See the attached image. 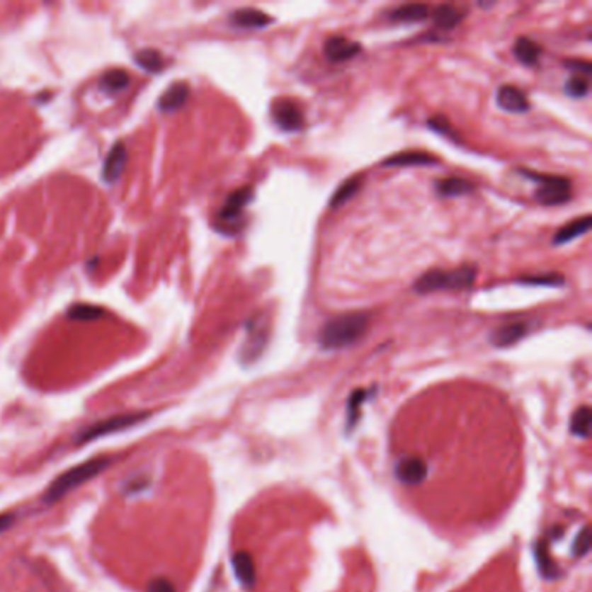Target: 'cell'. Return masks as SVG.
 <instances>
[{"label": "cell", "mask_w": 592, "mask_h": 592, "mask_svg": "<svg viewBox=\"0 0 592 592\" xmlns=\"http://www.w3.org/2000/svg\"><path fill=\"white\" fill-rule=\"evenodd\" d=\"M254 198V190L252 186H244L234 190L233 193H229V197L226 198L224 205L221 207L217 215V224L219 229L224 233H237L238 229L244 226V219H241V214H244V209L252 202Z\"/></svg>", "instance_id": "cell-5"}, {"label": "cell", "mask_w": 592, "mask_h": 592, "mask_svg": "<svg viewBox=\"0 0 592 592\" xmlns=\"http://www.w3.org/2000/svg\"><path fill=\"white\" fill-rule=\"evenodd\" d=\"M14 518L11 514H0V533L6 532L11 525H13Z\"/></svg>", "instance_id": "cell-34"}, {"label": "cell", "mask_w": 592, "mask_h": 592, "mask_svg": "<svg viewBox=\"0 0 592 592\" xmlns=\"http://www.w3.org/2000/svg\"><path fill=\"white\" fill-rule=\"evenodd\" d=\"M589 544H591V542H589V532H587V528H584L582 533L576 537L575 545H574V552L576 556L587 554V551H589Z\"/></svg>", "instance_id": "cell-31"}, {"label": "cell", "mask_w": 592, "mask_h": 592, "mask_svg": "<svg viewBox=\"0 0 592 592\" xmlns=\"http://www.w3.org/2000/svg\"><path fill=\"white\" fill-rule=\"evenodd\" d=\"M521 174L538 183L535 198L542 205H561V203H567L571 198V183L567 178L537 174V172L530 171H521Z\"/></svg>", "instance_id": "cell-4"}, {"label": "cell", "mask_w": 592, "mask_h": 592, "mask_svg": "<svg viewBox=\"0 0 592 592\" xmlns=\"http://www.w3.org/2000/svg\"><path fill=\"white\" fill-rule=\"evenodd\" d=\"M589 426H591V410L589 406H580L574 414L571 419V431L579 434L580 438L589 436Z\"/></svg>", "instance_id": "cell-28"}, {"label": "cell", "mask_w": 592, "mask_h": 592, "mask_svg": "<svg viewBox=\"0 0 592 592\" xmlns=\"http://www.w3.org/2000/svg\"><path fill=\"white\" fill-rule=\"evenodd\" d=\"M188 98H190V86L186 82H176L160 96L159 108L165 113H172L186 105Z\"/></svg>", "instance_id": "cell-15"}, {"label": "cell", "mask_w": 592, "mask_h": 592, "mask_svg": "<svg viewBox=\"0 0 592 592\" xmlns=\"http://www.w3.org/2000/svg\"><path fill=\"white\" fill-rule=\"evenodd\" d=\"M476 273H478V269L469 266V264L457 269H448V271L431 269V271L419 276L414 290L421 295L433 294L438 290H464V288H469L474 283Z\"/></svg>", "instance_id": "cell-3"}, {"label": "cell", "mask_w": 592, "mask_h": 592, "mask_svg": "<svg viewBox=\"0 0 592 592\" xmlns=\"http://www.w3.org/2000/svg\"><path fill=\"white\" fill-rule=\"evenodd\" d=\"M149 412H134V414H122L115 415V417L105 419V421H99L96 424H92L89 429L84 431L79 436V443H89V441L98 440V438L108 436L111 433H118V431L132 428V426L140 424V422L146 421L149 417Z\"/></svg>", "instance_id": "cell-6"}, {"label": "cell", "mask_w": 592, "mask_h": 592, "mask_svg": "<svg viewBox=\"0 0 592 592\" xmlns=\"http://www.w3.org/2000/svg\"><path fill=\"white\" fill-rule=\"evenodd\" d=\"M361 183H363V178H361V176H353V178L346 179L344 183H342L341 186L334 191L332 200H330V209H337V207L348 203L349 200H351L360 191Z\"/></svg>", "instance_id": "cell-22"}, {"label": "cell", "mask_w": 592, "mask_h": 592, "mask_svg": "<svg viewBox=\"0 0 592 592\" xmlns=\"http://www.w3.org/2000/svg\"><path fill=\"white\" fill-rule=\"evenodd\" d=\"M513 52L520 63L526 64V67H535L538 59H540L542 49L540 45L535 44L533 40H530L528 37H520L516 40V44H514Z\"/></svg>", "instance_id": "cell-20"}, {"label": "cell", "mask_w": 592, "mask_h": 592, "mask_svg": "<svg viewBox=\"0 0 592 592\" xmlns=\"http://www.w3.org/2000/svg\"><path fill=\"white\" fill-rule=\"evenodd\" d=\"M428 467L417 457H405L396 464V476L403 484H419L426 478Z\"/></svg>", "instance_id": "cell-13"}, {"label": "cell", "mask_w": 592, "mask_h": 592, "mask_svg": "<svg viewBox=\"0 0 592 592\" xmlns=\"http://www.w3.org/2000/svg\"><path fill=\"white\" fill-rule=\"evenodd\" d=\"M67 317L72 321H96L105 317V309L94 304H75L68 309Z\"/></svg>", "instance_id": "cell-25"}, {"label": "cell", "mask_w": 592, "mask_h": 592, "mask_svg": "<svg viewBox=\"0 0 592 592\" xmlns=\"http://www.w3.org/2000/svg\"><path fill=\"white\" fill-rule=\"evenodd\" d=\"M271 117L273 120H275V124L282 130H287V132L301 130L302 125H304L302 110L299 108L297 103L292 101V99H276L271 105Z\"/></svg>", "instance_id": "cell-7"}, {"label": "cell", "mask_w": 592, "mask_h": 592, "mask_svg": "<svg viewBox=\"0 0 592 592\" xmlns=\"http://www.w3.org/2000/svg\"><path fill=\"white\" fill-rule=\"evenodd\" d=\"M229 21H232L233 26L244 30H261L264 26L271 25L273 18L268 16L264 11L252 9V7H245V9H237L229 16Z\"/></svg>", "instance_id": "cell-11"}, {"label": "cell", "mask_w": 592, "mask_h": 592, "mask_svg": "<svg viewBox=\"0 0 592 592\" xmlns=\"http://www.w3.org/2000/svg\"><path fill=\"white\" fill-rule=\"evenodd\" d=\"M129 86V75L124 70H110L99 80V87L108 94H117Z\"/></svg>", "instance_id": "cell-24"}, {"label": "cell", "mask_w": 592, "mask_h": 592, "mask_svg": "<svg viewBox=\"0 0 592 592\" xmlns=\"http://www.w3.org/2000/svg\"><path fill=\"white\" fill-rule=\"evenodd\" d=\"M429 13L431 11L426 4H405V6H399L391 11L389 18L399 23H417L424 21L429 16Z\"/></svg>", "instance_id": "cell-19"}, {"label": "cell", "mask_w": 592, "mask_h": 592, "mask_svg": "<svg viewBox=\"0 0 592 592\" xmlns=\"http://www.w3.org/2000/svg\"><path fill=\"white\" fill-rule=\"evenodd\" d=\"M464 19V13L459 11L457 7L450 6V4H443V6H438L433 13V21L436 28L441 30H452L459 25Z\"/></svg>", "instance_id": "cell-21"}, {"label": "cell", "mask_w": 592, "mask_h": 592, "mask_svg": "<svg viewBox=\"0 0 592 592\" xmlns=\"http://www.w3.org/2000/svg\"><path fill=\"white\" fill-rule=\"evenodd\" d=\"M148 592H176L174 586L167 579H153L148 584Z\"/></svg>", "instance_id": "cell-32"}, {"label": "cell", "mask_w": 592, "mask_h": 592, "mask_svg": "<svg viewBox=\"0 0 592 592\" xmlns=\"http://www.w3.org/2000/svg\"><path fill=\"white\" fill-rule=\"evenodd\" d=\"M591 226H592L591 215H584V217L575 219V221L568 222L567 226L557 229V233L554 234V244L556 245L568 244V241H571V240H575V238L586 234L591 229Z\"/></svg>", "instance_id": "cell-18"}, {"label": "cell", "mask_w": 592, "mask_h": 592, "mask_svg": "<svg viewBox=\"0 0 592 592\" xmlns=\"http://www.w3.org/2000/svg\"><path fill=\"white\" fill-rule=\"evenodd\" d=\"M567 64L568 68H570V70H574V72H579V73H582L584 76H589L591 75V70H592V67H591V63L589 61H576V59H571V61H567Z\"/></svg>", "instance_id": "cell-33"}, {"label": "cell", "mask_w": 592, "mask_h": 592, "mask_svg": "<svg viewBox=\"0 0 592 592\" xmlns=\"http://www.w3.org/2000/svg\"><path fill=\"white\" fill-rule=\"evenodd\" d=\"M528 334V325L523 321H511L506 325L499 326L490 334V342L495 348H509V346L516 344L523 337Z\"/></svg>", "instance_id": "cell-12"}, {"label": "cell", "mask_w": 592, "mask_h": 592, "mask_svg": "<svg viewBox=\"0 0 592 592\" xmlns=\"http://www.w3.org/2000/svg\"><path fill=\"white\" fill-rule=\"evenodd\" d=\"M111 464V457H98V459H91L87 462L79 464L73 469H68L61 476H57L54 482L49 484L47 491L44 494V501L47 503H52L64 495L70 494L72 490L79 488L80 484L91 482L92 478L103 472Z\"/></svg>", "instance_id": "cell-2"}, {"label": "cell", "mask_w": 592, "mask_h": 592, "mask_svg": "<svg viewBox=\"0 0 592 592\" xmlns=\"http://www.w3.org/2000/svg\"><path fill=\"white\" fill-rule=\"evenodd\" d=\"M125 161H127V149L124 143L113 144V148H111L110 153H108L105 165H103V179L110 184L115 183V181L124 174Z\"/></svg>", "instance_id": "cell-14"}, {"label": "cell", "mask_w": 592, "mask_h": 592, "mask_svg": "<svg viewBox=\"0 0 592 592\" xmlns=\"http://www.w3.org/2000/svg\"><path fill=\"white\" fill-rule=\"evenodd\" d=\"M428 127L429 129H433L434 132L441 134V136L450 137L452 141H459V136H457L455 130H453V125L450 124L448 118L443 117V115H436V117L429 118Z\"/></svg>", "instance_id": "cell-29"}, {"label": "cell", "mask_w": 592, "mask_h": 592, "mask_svg": "<svg viewBox=\"0 0 592 592\" xmlns=\"http://www.w3.org/2000/svg\"><path fill=\"white\" fill-rule=\"evenodd\" d=\"M495 99H497L499 108H502L503 111H509V113H525L530 108V101L525 92L520 87L511 86V84L499 87Z\"/></svg>", "instance_id": "cell-10"}, {"label": "cell", "mask_w": 592, "mask_h": 592, "mask_svg": "<svg viewBox=\"0 0 592 592\" xmlns=\"http://www.w3.org/2000/svg\"><path fill=\"white\" fill-rule=\"evenodd\" d=\"M360 51L361 45L358 42H353L341 35L329 37L323 44V54L332 63H344V61L353 59L355 56H358Z\"/></svg>", "instance_id": "cell-8"}, {"label": "cell", "mask_w": 592, "mask_h": 592, "mask_svg": "<svg viewBox=\"0 0 592 592\" xmlns=\"http://www.w3.org/2000/svg\"><path fill=\"white\" fill-rule=\"evenodd\" d=\"M436 193L443 198H453V197H464V195L472 193L476 190V184L467 179L460 178H448L441 179L434 184Z\"/></svg>", "instance_id": "cell-17"}, {"label": "cell", "mask_w": 592, "mask_h": 592, "mask_svg": "<svg viewBox=\"0 0 592 592\" xmlns=\"http://www.w3.org/2000/svg\"><path fill=\"white\" fill-rule=\"evenodd\" d=\"M567 92L571 96V98H586L587 94H589V80H587V76H582V75H575L571 76L570 80L567 82Z\"/></svg>", "instance_id": "cell-30"}, {"label": "cell", "mask_w": 592, "mask_h": 592, "mask_svg": "<svg viewBox=\"0 0 592 592\" xmlns=\"http://www.w3.org/2000/svg\"><path fill=\"white\" fill-rule=\"evenodd\" d=\"M247 341H245L244 348H241V360L252 361L264 351V348H266L268 330L263 320L254 318V320L247 323Z\"/></svg>", "instance_id": "cell-9"}, {"label": "cell", "mask_w": 592, "mask_h": 592, "mask_svg": "<svg viewBox=\"0 0 592 592\" xmlns=\"http://www.w3.org/2000/svg\"><path fill=\"white\" fill-rule=\"evenodd\" d=\"M518 282L525 285H545V287H561L564 283V276L557 273H542V275L520 276Z\"/></svg>", "instance_id": "cell-27"}, {"label": "cell", "mask_w": 592, "mask_h": 592, "mask_svg": "<svg viewBox=\"0 0 592 592\" xmlns=\"http://www.w3.org/2000/svg\"><path fill=\"white\" fill-rule=\"evenodd\" d=\"M233 568L241 584L251 587L256 580V568H254L252 557L247 552H237L233 556Z\"/></svg>", "instance_id": "cell-23"}, {"label": "cell", "mask_w": 592, "mask_h": 592, "mask_svg": "<svg viewBox=\"0 0 592 592\" xmlns=\"http://www.w3.org/2000/svg\"><path fill=\"white\" fill-rule=\"evenodd\" d=\"M368 325H370V317L363 311L339 314L321 326L318 342L323 349L348 348L365 336Z\"/></svg>", "instance_id": "cell-1"}, {"label": "cell", "mask_w": 592, "mask_h": 592, "mask_svg": "<svg viewBox=\"0 0 592 592\" xmlns=\"http://www.w3.org/2000/svg\"><path fill=\"white\" fill-rule=\"evenodd\" d=\"M436 156L429 155V153L424 152H402L396 153V155L389 156L382 161L384 167H415V165H422V167H428V165L438 164Z\"/></svg>", "instance_id": "cell-16"}, {"label": "cell", "mask_w": 592, "mask_h": 592, "mask_svg": "<svg viewBox=\"0 0 592 592\" xmlns=\"http://www.w3.org/2000/svg\"><path fill=\"white\" fill-rule=\"evenodd\" d=\"M136 63L149 73H159L165 67L164 56L159 51H155V49H143V51L137 52Z\"/></svg>", "instance_id": "cell-26"}]
</instances>
